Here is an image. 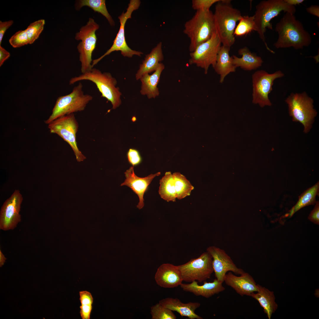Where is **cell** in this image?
<instances>
[{"instance_id": "6da1fadb", "label": "cell", "mask_w": 319, "mask_h": 319, "mask_svg": "<svg viewBox=\"0 0 319 319\" xmlns=\"http://www.w3.org/2000/svg\"><path fill=\"white\" fill-rule=\"evenodd\" d=\"M275 30L278 35V39L274 44L277 48L292 47L296 50L301 49L311 43L310 34L294 14L289 13L286 12L276 23Z\"/></svg>"}, {"instance_id": "7a4b0ae2", "label": "cell", "mask_w": 319, "mask_h": 319, "mask_svg": "<svg viewBox=\"0 0 319 319\" xmlns=\"http://www.w3.org/2000/svg\"><path fill=\"white\" fill-rule=\"evenodd\" d=\"M213 14L216 32L221 43L230 47L235 41L236 23L242 16L240 11L232 6L230 0H220L216 3Z\"/></svg>"}, {"instance_id": "3957f363", "label": "cell", "mask_w": 319, "mask_h": 319, "mask_svg": "<svg viewBox=\"0 0 319 319\" xmlns=\"http://www.w3.org/2000/svg\"><path fill=\"white\" fill-rule=\"evenodd\" d=\"M216 32L214 14L210 9L196 11L184 25V33L189 38L191 52L201 43L210 39Z\"/></svg>"}, {"instance_id": "277c9868", "label": "cell", "mask_w": 319, "mask_h": 319, "mask_svg": "<svg viewBox=\"0 0 319 319\" xmlns=\"http://www.w3.org/2000/svg\"><path fill=\"white\" fill-rule=\"evenodd\" d=\"M88 80L94 83L101 94V97L106 98L111 103L112 108L115 109L121 103L122 94L118 87L117 81L110 73L102 72L98 69L93 68L89 71L82 74L78 76L71 78L70 85L79 81Z\"/></svg>"}, {"instance_id": "5b68a950", "label": "cell", "mask_w": 319, "mask_h": 319, "mask_svg": "<svg viewBox=\"0 0 319 319\" xmlns=\"http://www.w3.org/2000/svg\"><path fill=\"white\" fill-rule=\"evenodd\" d=\"M283 11L294 14L296 9L295 6L289 5L284 0H263L255 6L253 15L255 31L266 48L268 47L265 42V36L266 29L272 30L271 20Z\"/></svg>"}, {"instance_id": "8992f818", "label": "cell", "mask_w": 319, "mask_h": 319, "mask_svg": "<svg viewBox=\"0 0 319 319\" xmlns=\"http://www.w3.org/2000/svg\"><path fill=\"white\" fill-rule=\"evenodd\" d=\"M288 106L289 115L294 122L301 123L303 132L308 133L311 129L317 112L314 108V100L307 93H292L285 100Z\"/></svg>"}, {"instance_id": "52a82bcc", "label": "cell", "mask_w": 319, "mask_h": 319, "mask_svg": "<svg viewBox=\"0 0 319 319\" xmlns=\"http://www.w3.org/2000/svg\"><path fill=\"white\" fill-rule=\"evenodd\" d=\"M83 87L80 82L74 87L70 93L58 97L51 115L45 123L48 124L60 117L84 110L93 97L89 95L84 94Z\"/></svg>"}, {"instance_id": "ba28073f", "label": "cell", "mask_w": 319, "mask_h": 319, "mask_svg": "<svg viewBox=\"0 0 319 319\" xmlns=\"http://www.w3.org/2000/svg\"><path fill=\"white\" fill-rule=\"evenodd\" d=\"M99 28V25L94 19L90 18L86 24L81 27L76 34L75 39L81 40L77 46V49L79 54L82 74L90 71L93 68L92 55L97 40L95 32Z\"/></svg>"}, {"instance_id": "9c48e42d", "label": "cell", "mask_w": 319, "mask_h": 319, "mask_svg": "<svg viewBox=\"0 0 319 319\" xmlns=\"http://www.w3.org/2000/svg\"><path fill=\"white\" fill-rule=\"evenodd\" d=\"M48 127L51 133L57 134L69 144L77 161L81 162L86 159L77 145L76 138L79 125L74 113L55 119L48 124Z\"/></svg>"}, {"instance_id": "30bf717a", "label": "cell", "mask_w": 319, "mask_h": 319, "mask_svg": "<svg viewBox=\"0 0 319 319\" xmlns=\"http://www.w3.org/2000/svg\"><path fill=\"white\" fill-rule=\"evenodd\" d=\"M177 266L183 281L187 282L196 280L200 283L204 282L210 278L214 272L212 258L207 251L198 257Z\"/></svg>"}, {"instance_id": "8fae6325", "label": "cell", "mask_w": 319, "mask_h": 319, "mask_svg": "<svg viewBox=\"0 0 319 319\" xmlns=\"http://www.w3.org/2000/svg\"><path fill=\"white\" fill-rule=\"evenodd\" d=\"M284 76V74L280 70L271 74L263 70L255 72L252 75L253 103L258 104L261 108L271 106L272 103L268 95L272 90L274 82Z\"/></svg>"}, {"instance_id": "7c38bea8", "label": "cell", "mask_w": 319, "mask_h": 319, "mask_svg": "<svg viewBox=\"0 0 319 319\" xmlns=\"http://www.w3.org/2000/svg\"><path fill=\"white\" fill-rule=\"evenodd\" d=\"M140 3L139 0L130 1L126 12L125 13L123 12L118 17L120 26L113 45L103 55L92 60V68L104 57L114 51H120L123 56L129 58L132 57L134 55L141 56L143 54L141 52L134 51L130 48L126 43L125 36L124 27L126 21L128 19L131 18L133 12L139 8Z\"/></svg>"}, {"instance_id": "4fadbf2b", "label": "cell", "mask_w": 319, "mask_h": 319, "mask_svg": "<svg viewBox=\"0 0 319 319\" xmlns=\"http://www.w3.org/2000/svg\"><path fill=\"white\" fill-rule=\"evenodd\" d=\"M221 43L216 32L210 39L199 45L190 53L189 64L204 69L205 74H207L210 65L213 68L215 66Z\"/></svg>"}, {"instance_id": "5bb4252c", "label": "cell", "mask_w": 319, "mask_h": 319, "mask_svg": "<svg viewBox=\"0 0 319 319\" xmlns=\"http://www.w3.org/2000/svg\"><path fill=\"white\" fill-rule=\"evenodd\" d=\"M23 200L19 191L16 190L2 206L0 214V229L4 231L13 230L21 222L19 214Z\"/></svg>"}, {"instance_id": "9a60e30c", "label": "cell", "mask_w": 319, "mask_h": 319, "mask_svg": "<svg viewBox=\"0 0 319 319\" xmlns=\"http://www.w3.org/2000/svg\"><path fill=\"white\" fill-rule=\"evenodd\" d=\"M206 251L211 256L212 264L216 279L223 282L224 278L227 272L231 271L236 274L241 275L245 272L238 268L231 257L223 250L215 246L208 247Z\"/></svg>"}, {"instance_id": "2e32d148", "label": "cell", "mask_w": 319, "mask_h": 319, "mask_svg": "<svg viewBox=\"0 0 319 319\" xmlns=\"http://www.w3.org/2000/svg\"><path fill=\"white\" fill-rule=\"evenodd\" d=\"M126 179L121 186L126 185L130 188L139 197V202L137 207L139 209L144 206V196L153 179L156 176L160 175V172L151 174L144 178H140L135 174L134 167L131 166L124 172Z\"/></svg>"}, {"instance_id": "e0dca14e", "label": "cell", "mask_w": 319, "mask_h": 319, "mask_svg": "<svg viewBox=\"0 0 319 319\" xmlns=\"http://www.w3.org/2000/svg\"><path fill=\"white\" fill-rule=\"evenodd\" d=\"M224 281L241 296H250L252 293L258 291L257 284L253 277L245 272L237 276L230 272L225 275Z\"/></svg>"}, {"instance_id": "ac0fdd59", "label": "cell", "mask_w": 319, "mask_h": 319, "mask_svg": "<svg viewBox=\"0 0 319 319\" xmlns=\"http://www.w3.org/2000/svg\"><path fill=\"white\" fill-rule=\"evenodd\" d=\"M154 279L157 284L165 288H173L180 286L183 281L177 266L164 263L158 268Z\"/></svg>"}, {"instance_id": "d6986e66", "label": "cell", "mask_w": 319, "mask_h": 319, "mask_svg": "<svg viewBox=\"0 0 319 319\" xmlns=\"http://www.w3.org/2000/svg\"><path fill=\"white\" fill-rule=\"evenodd\" d=\"M204 282V284L199 285L197 281H194L189 284L182 283L180 286L185 292H191L196 296H201L207 298L223 291L225 289L222 285L223 282L218 281L216 278L212 282H208L206 281Z\"/></svg>"}, {"instance_id": "ffe728a7", "label": "cell", "mask_w": 319, "mask_h": 319, "mask_svg": "<svg viewBox=\"0 0 319 319\" xmlns=\"http://www.w3.org/2000/svg\"><path fill=\"white\" fill-rule=\"evenodd\" d=\"M159 302L172 311H176L182 317H187L189 319H203L195 313L201 304L198 302H189L183 303L177 298L167 297L162 299Z\"/></svg>"}, {"instance_id": "44dd1931", "label": "cell", "mask_w": 319, "mask_h": 319, "mask_svg": "<svg viewBox=\"0 0 319 319\" xmlns=\"http://www.w3.org/2000/svg\"><path fill=\"white\" fill-rule=\"evenodd\" d=\"M163 59L162 43L160 42L152 49L150 53L146 55L144 60L140 65L136 74V79H140L144 74L154 71Z\"/></svg>"}, {"instance_id": "7402d4cb", "label": "cell", "mask_w": 319, "mask_h": 319, "mask_svg": "<svg viewBox=\"0 0 319 319\" xmlns=\"http://www.w3.org/2000/svg\"><path fill=\"white\" fill-rule=\"evenodd\" d=\"M165 68L164 64L160 63L157 69L152 74H146L140 79L141 82L140 92L143 95H146L149 99L155 98L159 95L157 85L161 74Z\"/></svg>"}, {"instance_id": "603a6c76", "label": "cell", "mask_w": 319, "mask_h": 319, "mask_svg": "<svg viewBox=\"0 0 319 319\" xmlns=\"http://www.w3.org/2000/svg\"><path fill=\"white\" fill-rule=\"evenodd\" d=\"M238 53L242 56L241 57L235 55L232 56V63L236 68L239 67L245 70L251 71L262 66L263 61L261 57L251 52L247 47L239 49Z\"/></svg>"}, {"instance_id": "cb8c5ba5", "label": "cell", "mask_w": 319, "mask_h": 319, "mask_svg": "<svg viewBox=\"0 0 319 319\" xmlns=\"http://www.w3.org/2000/svg\"><path fill=\"white\" fill-rule=\"evenodd\" d=\"M230 48L223 45L221 46L214 68L215 71L220 76L221 83L223 82L227 75L236 71V67L232 63V56H230L229 55Z\"/></svg>"}, {"instance_id": "d4e9b609", "label": "cell", "mask_w": 319, "mask_h": 319, "mask_svg": "<svg viewBox=\"0 0 319 319\" xmlns=\"http://www.w3.org/2000/svg\"><path fill=\"white\" fill-rule=\"evenodd\" d=\"M257 287L258 292L256 293H252L250 296L258 301L268 319H270L278 307L275 302L274 292L259 284H257Z\"/></svg>"}, {"instance_id": "484cf974", "label": "cell", "mask_w": 319, "mask_h": 319, "mask_svg": "<svg viewBox=\"0 0 319 319\" xmlns=\"http://www.w3.org/2000/svg\"><path fill=\"white\" fill-rule=\"evenodd\" d=\"M159 193L161 197L167 202L176 201V194L172 174L166 172L160 181Z\"/></svg>"}, {"instance_id": "4316f807", "label": "cell", "mask_w": 319, "mask_h": 319, "mask_svg": "<svg viewBox=\"0 0 319 319\" xmlns=\"http://www.w3.org/2000/svg\"><path fill=\"white\" fill-rule=\"evenodd\" d=\"M319 182L304 191L299 197L296 204L291 209L289 216L292 217L294 214L305 206L314 205L316 203V197L319 194Z\"/></svg>"}, {"instance_id": "83f0119b", "label": "cell", "mask_w": 319, "mask_h": 319, "mask_svg": "<svg viewBox=\"0 0 319 319\" xmlns=\"http://www.w3.org/2000/svg\"><path fill=\"white\" fill-rule=\"evenodd\" d=\"M85 6L90 8L95 12L100 13L107 19L110 25H114V22L107 9L105 0H80L77 1L76 6L77 9H79Z\"/></svg>"}, {"instance_id": "f1b7e54d", "label": "cell", "mask_w": 319, "mask_h": 319, "mask_svg": "<svg viewBox=\"0 0 319 319\" xmlns=\"http://www.w3.org/2000/svg\"><path fill=\"white\" fill-rule=\"evenodd\" d=\"M172 175L177 198L181 199L189 196L194 188L190 182L180 172H175Z\"/></svg>"}, {"instance_id": "f546056e", "label": "cell", "mask_w": 319, "mask_h": 319, "mask_svg": "<svg viewBox=\"0 0 319 319\" xmlns=\"http://www.w3.org/2000/svg\"><path fill=\"white\" fill-rule=\"evenodd\" d=\"M235 30L234 35L240 37L246 35L253 31H256L253 15L242 16Z\"/></svg>"}, {"instance_id": "4dcf8cb0", "label": "cell", "mask_w": 319, "mask_h": 319, "mask_svg": "<svg viewBox=\"0 0 319 319\" xmlns=\"http://www.w3.org/2000/svg\"><path fill=\"white\" fill-rule=\"evenodd\" d=\"M45 21L41 19L31 23L25 30L29 44H32L39 37L43 30Z\"/></svg>"}, {"instance_id": "1f68e13d", "label": "cell", "mask_w": 319, "mask_h": 319, "mask_svg": "<svg viewBox=\"0 0 319 319\" xmlns=\"http://www.w3.org/2000/svg\"><path fill=\"white\" fill-rule=\"evenodd\" d=\"M150 313L152 319H176L177 318L172 311L159 302L151 307Z\"/></svg>"}, {"instance_id": "d6a6232c", "label": "cell", "mask_w": 319, "mask_h": 319, "mask_svg": "<svg viewBox=\"0 0 319 319\" xmlns=\"http://www.w3.org/2000/svg\"><path fill=\"white\" fill-rule=\"evenodd\" d=\"M11 45L14 48H18L29 44L25 30H20L14 34L9 40Z\"/></svg>"}, {"instance_id": "836d02e7", "label": "cell", "mask_w": 319, "mask_h": 319, "mask_svg": "<svg viewBox=\"0 0 319 319\" xmlns=\"http://www.w3.org/2000/svg\"><path fill=\"white\" fill-rule=\"evenodd\" d=\"M220 0H192V7L196 11L203 10H209L214 4Z\"/></svg>"}, {"instance_id": "e575fe53", "label": "cell", "mask_w": 319, "mask_h": 319, "mask_svg": "<svg viewBox=\"0 0 319 319\" xmlns=\"http://www.w3.org/2000/svg\"><path fill=\"white\" fill-rule=\"evenodd\" d=\"M127 157L129 163L133 167L139 165L142 161L139 152L135 149H129L127 153Z\"/></svg>"}, {"instance_id": "d590c367", "label": "cell", "mask_w": 319, "mask_h": 319, "mask_svg": "<svg viewBox=\"0 0 319 319\" xmlns=\"http://www.w3.org/2000/svg\"><path fill=\"white\" fill-rule=\"evenodd\" d=\"M81 305H92L93 298L90 292L87 291L79 292Z\"/></svg>"}, {"instance_id": "8d00e7d4", "label": "cell", "mask_w": 319, "mask_h": 319, "mask_svg": "<svg viewBox=\"0 0 319 319\" xmlns=\"http://www.w3.org/2000/svg\"><path fill=\"white\" fill-rule=\"evenodd\" d=\"M319 202L317 201L315 203V206L310 212L309 216L308 219L313 222L319 224Z\"/></svg>"}, {"instance_id": "74e56055", "label": "cell", "mask_w": 319, "mask_h": 319, "mask_svg": "<svg viewBox=\"0 0 319 319\" xmlns=\"http://www.w3.org/2000/svg\"><path fill=\"white\" fill-rule=\"evenodd\" d=\"M80 313L82 319H90L92 309V305H81Z\"/></svg>"}, {"instance_id": "f35d334b", "label": "cell", "mask_w": 319, "mask_h": 319, "mask_svg": "<svg viewBox=\"0 0 319 319\" xmlns=\"http://www.w3.org/2000/svg\"><path fill=\"white\" fill-rule=\"evenodd\" d=\"M13 23V21L12 20L3 22L0 21V45L5 32Z\"/></svg>"}, {"instance_id": "ab89813d", "label": "cell", "mask_w": 319, "mask_h": 319, "mask_svg": "<svg viewBox=\"0 0 319 319\" xmlns=\"http://www.w3.org/2000/svg\"><path fill=\"white\" fill-rule=\"evenodd\" d=\"M10 56V53L0 45V66H1L4 61Z\"/></svg>"}, {"instance_id": "60d3db41", "label": "cell", "mask_w": 319, "mask_h": 319, "mask_svg": "<svg viewBox=\"0 0 319 319\" xmlns=\"http://www.w3.org/2000/svg\"><path fill=\"white\" fill-rule=\"evenodd\" d=\"M306 10L308 13L319 17V6H311L307 8Z\"/></svg>"}, {"instance_id": "b9f144b4", "label": "cell", "mask_w": 319, "mask_h": 319, "mask_svg": "<svg viewBox=\"0 0 319 319\" xmlns=\"http://www.w3.org/2000/svg\"><path fill=\"white\" fill-rule=\"evenodd\" d=\"M284 1L289 5L294 6L301 4L304 1V0H284Z\"/></svg>"}, {"instance_id": "7bdbcfd3", "label": "cell", "mask_w": 319, "mask_h": 319, "mask_svg": "<svg viewBox=\"0 0 319 319\" xmlns=\"http://www.w3.org/2000/svg\"><path fill=\"white\" fill-rule=\"evenodd\" d=\"M6 258L5 257L4 255L2 253L1 250H0V265L1 267L3 265Z\"/></svg>"}]
</instances>
